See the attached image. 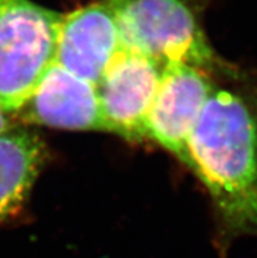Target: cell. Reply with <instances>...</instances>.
Instances as JSON below:
<instances>
[{
    "label": "cell",
    "mask_w": 257,
    "mask_h": 258,
    "mask_svg": "<svg viewBox=\"0 0 257 258\" xmlns=\"http://www.w3.org/2000/svg\"><path fill=\"white\" fill-rule=\"evenodd\" d=\"M226 79L193 131L188 168L208 190L228 245L257 237V85L235 70Z\"/></svg>",
    "instance_id": "cell-1"
},
{
    "label": "cell",
    "mask_w": 257,
    "mask_h": 258,
    "mask_svg": "<svg viewBox=\"0 0 257 258\" xmlns=\"http://www.w3.org/2000/svg\"><path fill=\"white\" fill-rule=\"evenodd\" d=\"M117 21L121 49L162 67L185 63L212 74L232 69L221 60L201 25L192 0H105Z\"/></svg>",
    "instance_id": "cell-2"
},
{
    "label": "cell",
    "mask_w": 257,
    "mask_h": 258,
    "mask_svg": "<svg viewBox=\"0 0 257 258\" xmlns=\"http://www.w3.org/2000/svg\"><path fill=\"white\" fill-rule=\"evenodd\" d=\"M62 13L32 0H0V109L11 114L28 102L56 62Z\"/></svg>",
    "instance_id": "cell-3"
},
{
    "label": "cell",
    "mask_w": 257,
    "mask_h": 258,
    "mask_svg": "<svg viewBox=\"0 0 257 258\" xmlns=\"http://www.w3.org/2000/svg\"><path fill=\"white\" fill-rule=\"evenodd\" d=\"M214 74L185 63L163 67L146 121V138L189 164V141L214 91Z\"/></svg>",
    "instance_id": "cell-4"
},
{
    "label": "cell",
    "mask_w": 257,
    "mask_h": 258,
    "mask_svg": "<svg viewBox=\"0 0 257 258\" xmlns=\"http://www.w3.org/2000/svg\"><path fill=\"white\" fill-rule=\"evenodd\" d=\"M163 67L138 52L120 49L96 84L101 111L112 134L142 141Z\"/></svg>",
    "instance_id": "cell-5"
},
{
    "label": "cell",
    "mask_w": 257,
    "mask_h": 258,
    "mask_svg": "<svg viewBox=\"0 0 257 258\" xmlns=\"http://www.w3.org/2000/svg\"><path fill=\"white\" fill-rule=\"evenodd\" d=\"M120 49L117 21L105 0L62 15L56 63L74 75L96 85Z\"/></svg>",
    "instance_id": "cell-6"
},
{
    "label": "cell",
    "mask_w": 257,
    "mask_h": 258,
    "mask_svg": "<svg viewBox=\"0 0 257 258\" xmlns=\"http://www.w3.org/2000/svg\"><path fill=\"white\" fill-rule=\"evenodd\" d=\"M24 121L62 130L105 131L96 85L56 62L50 66L24 108Z\"/></svg>",
    "instance_id": "cell-7"
},
{
    "label": "cell",
    "mask_w": 257,
    "mask_h": 258,
    "mask_svg": "<svg viewBox=\"0 0 257 258\" xmlns=\"http://www.w3.org/2000/svg\"><path fill=\"white\" fill-rule=\"evenodd\" d=\"M46 157L36 133L13 126L0 133V226L23 210Z\"/></svg>",
    "instance_id": "cell-8"
},
{
    "label": "cell",
    "mask_w": 257,
    "mask_h": 258,
    "mask_svg": "<svg viewBox=\"0 0 257 258\" xmlns=\"http://www.w3.org/2000/svg\"><path fill=\"white\" fill-rule=\"evenodd\" d=\"M10 127H12L10 115L7 114V113H4V111L0 109V133H3V131L8 130Z\"/></svg>",
    "instance_id": "cell-9"
}]
</instances>
